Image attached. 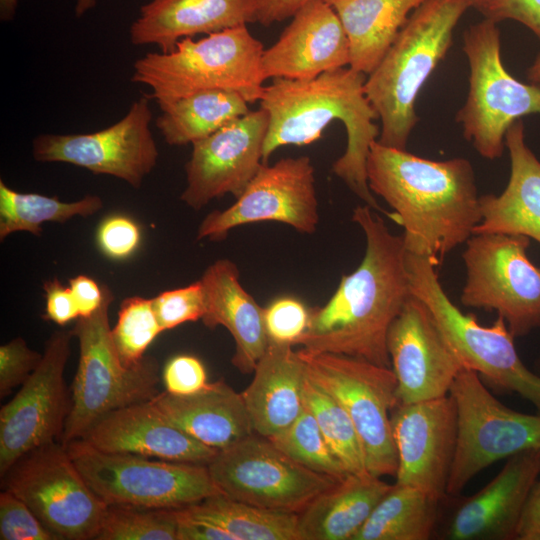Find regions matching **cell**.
<instances>
[{"label": "cell", "mask_w": 540, "mask_h": 540, "mask_svg": "<svg viewBox=\"0 0 540 540\" xmlns=\"http://www.w3.org/2000/svg\"><path fill=\"white\" fill-rule=\"evenodd\" d=\"M366 247L359 266L343 275L321 307L310 310L298 345L311 352L346 355L391 367L387 334L412 295L402 235L393 234L373 208H354Z\"/></svg>", "instance_id": "6da1fadb"}, {"label": "cell", "mask_w": 540, "mask_h": 540, "mask_svg": "<svg viewBox=\"0 0 540 540\" xmlns=\"http://www.w3.org/2000/svg\"><path fill=\"white\" fill-rule=\"evenodd\" d=\"M371 192L394 210L407 252L436 266L466 242L482 215L472 164L464 158L434 161L402 149L371 144L366 163Z\"/></svg>", "instance_id": "7a4b0ae2"}, {"label": "cell", "mask_w": 540, "mask_h": 540, "mask_svg": "<svg viewBox=\"0 0 540 540\" xmlns=\"http://www.w3.org/2000/svg\"><path fill=\"white\" fill-rule=\"evenodd\" d=\"M366 77L349 66L312 79H272L259 100L268 114L263 163L282 146H303L318 140L329 124L339 120L346 129L347 146L333 163L332 172L366 205L383 212L366 174L371 144L380 134L374 122L378 115L365 94Z\"/></svg>", "instance_id": "3957f363"}, {"label": "cell", "mask_w": 540, "mask_h": 540, "mask_svg": "<svg viewBox=\"0 0 540 540\" xmlns=\"http://www.w3.org/2000/svg\"><path fill=\"white\" fill-rule=\"evenodd\" d=\"M472 0H426L414 10L366 77L367 99L381 121V144L405 150L418 122L421 88L452 45L453 31Z\"/></svg>", "instance_id": "277c9868"}, {"label": "cell", "mask_w": 540, "mask_h": 540, "mask_svg": "<svg viewBox=\"0 0 540 540\" xmlns=\"http://www.w3.org/2000/svg\"><path fill=\"white\" fill-rule=\"evenodd\" d=\"M262 42L245 26L180 40L169 52H149L133 65L131 81L148 87L160 107L192 93L222 89L259 101L264 87Z\"/></svg>", "instance_id": "5b68a950"}, {"label": "cell", "mask_w": 540, "mask_h": 540, "mask_svg": "<svg viewBox=\"0 0 540 540\" xmlns=\"http://www.w3.org/2000/svg\"><path fill=\"white\" fill-rule=\"evenodd\" d=\"M103 301L91 315L79 317L71 330L79 342V363L72 385L70 410L60 442L81 439L103 416L116 409L147 402L159 392L158 363L145 356L132 367L121 360L114 345L109 308L114 300L102 285Z\"/></svg>", "instance_id": "8992f818"}, {"label": "cell", "mask_w": 540, "mask_h": 540, "mask_svg": "<svg viewBox=\"0 0 540 540\" xmlns=\"http://www.w3.org/2000/svg\"><path fill=\"white\" fill-rule=\"evenodd\" d=\"M406 265L411 293L430 310L462 366L500 391L519 394L540 413V375L521 361L505 320L498 316L491 326H483L464 314L443 290L429 258L406 251Z\"/></svg>", "instance_id": "52a82bcc"}, {"label": "cell", "mask_w": 540, "mask_h": 540, "mask_svg": "<svg viewBox=\"0 0 540 540\" xmlns=\"http://www.w3.org/2000/svg\"><path fill=\"white\" fill-rule=\"evenodd\" d=\"M469 64V90L456 114L463 135L489 160L500 158L511 125L529 114L540 115V83L525 84L508 73L501 59L497 22L485 18L463 34Z\"/></svg>", "instance_id": "ba28073f"}, {"label": "cell", "mask_w": 540, "mask_h": 540, "mask_svg": "<svg viewBox=\"0 0 540 540\" xmlns=\"http://www.w3.org/2000/svg\"><path fill=\"white\" fill-rule=\"evenodd\" d=\"M65 446L87 484L107 505L176 509L220 494L207 465L104 452L83 439Z\"/></svg>", "instance_id": "9c48e42d"}, {"label": "cell", "mask_w": 540, "mask_h": 540, "mask_svg": "<svg viewBox=\"0 0 540 540\" xmlns=\"http://www.w3.org/2000/svg\"><path fill=\"white\" fill-rule=\"evenodd\" d=\"M307 374L347 411L358 433L367 470L395 476L398 466L390 415L398 404L391 367L346 355L298 350Z\"/></svg>", "instance_id": "30bf717a"}, {"label": "cell", "mask_w": 540, "mask_h": 540, "mask_svg": "<svg viewBox=\"0 0 540 540\" xmlns=\"http://www.w3.org/2000/svg\"><path fill=\"white\" fill-rule=\"evenodd\" d=\"M449 394L456 405L458 429L447 496L460 494L474 476L497 461L526 450H540V414L505 406L475 371L462 368Z\"/></svg>", "instance_id": "8fae6325"}, {"label": "cell", "mask_w": 540, "mask_h": 540, "mask_svg": "<svg viewBox=\"0 0 540 540\" xmlns=\"http://www.w3.org/2000/svg\"><path fill=\"white\" fill-rule=\"evenodd\" d=\"M530 238L501 233L473 234L462 258L463 305L496 311L514 337L540 326V266L527 256Z\"/></svg>", "instance_id": "7c38bea8"}, {"label": "cell", "mask_w": 540, "mask_h": 540, "mask_svg": "<svg viewBox=\"0 0 540 540\" xmlns=\"http://www.w3.org/2000/svg\"><path fill=\"white\" fill-rule=\"evenodd\" d=\"M2 480L57 540L96 539L108 505L87 484L63 443L27 453Z\"/></svg>", "instance_id": "4fadbf2b"}, {"label": "cell", "mask_w": 540, "mask_h": 540, "mask_svg": "<svg viewBox=\"0 0 540 540\" xmlns=\"http://www.w3.org/2000/svg\"><path fill=\"white\" fill-rule=\"evenodd\" d=\"M207 466L221 494L295 513L340 481L305 467L256 433L219 450Z\"/></svg>", "instance_id": "5bb4252c"}, {"label": "cell", "mask_w": 540, "mask_h": 540, "mask_svg": "<svg viewBox=\"0 0 540 540\" xmlns=\"http://www.w3.org/2000/svg\"><path fill=\"white\" fill-rule=\"evenodd\" d=\"M152 119L149 97L142 96L119 121L105 129L37 136L32 142V155L38 162L75 165L94 174L113 176L138 189L159 157Z\"/></svg>", "instance_id": "9a60e30c"}, {"label": "cell", "mask_w": 540, "mask_h": 540, "mask_svg": "<svg viewBox=\"0 0 540 540\" xmlns=\"http://www.w3.org/2000/svg\"><path fill=\"white\" fill-rule=\"evenodd\" d=\"M72 331H56L18 393L0 410L1 478L24 455L61 438L71 402L64 381Z\"/></svg>", "instance_id": "2e32d148"}, {"label": "cell", "mask_w": 540, "mask_h": 540, "mask_svg": "<svg viewBox=\"0 0 540 540\" xmlns=\"http://www.w3.org/2000/svg\"><path fill=\"white\" fill-rule=\"evenodd\" d=\"M319 220L310 157H286L272 165L263 164L235 203L210 212L200 223L196 239L220 241L236 227L259 222H279L311 234Z\"/></svg>", "instance_id": "e0dca14e"}, {"label": "cell", "mask_w": 540, "mask_h": 540, "mask_svg": "<svg viewBox=\"0 0 540 540\" xmlns=\"http://www.w3.org/2000/svg\"><path fill=\"white\" fill-rule=\"evenodd\" d=\"M390 420L398 459L395 483L438 500L447 497L458 429L452 396L398 403Z\"/></svg>", "instance_id": "ac0fdd59"}, {"label": "cell", "mask_w": 540, "mask_h": 540, "mask_svg": "<svg viewBox=\"0 0 540 540\" xmlns=\"http://www.w3.org/2000/svg\"><path fill=\"white\" fill-rule=\"evenodd\" d=\"M268 114L261 107L192 144L180 200L199 210L231 194L239 197L263 163Z\"/></svg>", "instance_id": "d6986e66"}, {"label": "cell", "mask_w": 540, "mask_h": 540, "mask_svg": "<svg viewBox=\"0 0 540 540\" xmlns=\"http://www.w3.org/2000/svg\"><path fill=\"white\" fill-rule=\"evenodd\" d=\"M387 350L398 403L443 397L464 368L427 306L413 294L392 322Z\"/></svg>", "instance_id": "ffe728a7"}, {"label": "cell", "mask_w": 540, "mask_h": 540, "mask_svg": "<svg viewBox=\"0 0 540 540\" xmlns=\"http://www.w3.org/2000/svg\"><path fill=\"white\" fill-rule=\"evenodd\" d=\"M349 64V40L338 15L324 0H309L264 50L262 74L264 80H306Z\"/></svg>", "instance_id": "44dd1931"}, {"label": "cell", "mask_w": 540, "mask_h": 540, "mask_svg": "<svg viewBox=\"0 0 540 540\" xmlns=\"http://www.w3.org/2000/svg\"><path fill=\"white\" fill-rule=\"evenodd\" d=\"M539 476V449L509 457L485 487L459 503L446 526L444 539H516L526 501Z\"/></svg>", "instance_id": "7402d4cb"}, {"label": "cell", "mask_w": 540, "mask_h": 540, "mask_svg": "<svg viewBox=\"0 0 540 540\" xmlns=\"http://www.w3.org/2000/svg\"><path fill=\"white\" fill-rule=\"evenodd\" d=\"M81 439L104 452L202 465L218 452L173 426L150 401L109 412Z\"/></svg>", "instance_id": "603a6c76"}, {"label": "cell", "mask_w": 540, "mask_h": 540, "mask_svg": "<svg viewBox=\"0 0 540 540\" xmlns=\"http://www.w3.org/2000/svg\"><path fill=\"white\" fill-rule=\"evenodd\" d=\"M261 0H150L129 30L135 46L173 50L187 37L257 22Z\"/></svg>", "instance_id": "cb8c5ba5"}, {"label": "cell", "mask_w": 540, "mask_h": 540, "mask_svg": "<svg viewBox=\"0 0 540 540\" xmlns=\"http://www.w3.org/2000/svg\"><path fill=\"white\" fill-rule=\"evenodd\" d=\"M200 281L206 303L202 322L210 329L226 328L235 343L231 363L241 373H253L269 345L264 308L243 288L238 267L229 259L210 264Z\"/></svg>", "instance_id": "d4e9b609"}, {"label": "cell", "mask_w": 540, "mask_h": 540, "mask_svg": "<svg viewBox=\"0 0 540 540\" xmlns=\"http://www.w3.org/2000/svg\"><path fill=\"white\" fill-rule=\"evenodd\" d=\"M292 347L269 342L241 392L254 433L266 438L285 431L305 408L306 366Z\"/></svg>", "instance_id": "484cf974"}, {"label": "cell", "mask_w": 540, "mask_h": 540, "mask_svg": "<svg viewBox=\"0 0 540 540\" xmlns=\"http://www.w3.org/2000/svg\"><path fill=\"white\" fill-rule=\"evenodd\" d=\"M150 402L173 426L217 451L254 433L241 393L222 379L191 395L159 392Z\"/></svg>", "instance_id": "4316f807"}, {"label": "cell", "mask_w": 540, "mask_h": 540, "mask_svg": "<svg viewBox=\"0 0 540 540\" xmlns=\"http://www.w3.org/2000/svg\"><path fill=\"white\" fill-rule=\"evenodd\" d=\"M510 177L499 195L479 198L481 221L473 234L523 235L540 243V161L525 143L524 125L515 121L505 135Z\"/></svg>", "instance_id": "83f0119b"}, {"label": "cell", "mask_w": 540, "mask_h": 540, "mask_svg": "<svg viewBox=\"0 0 540 540\" xmlns=\"http://www.w3.org/2000/svg\"><path fill=\"white\" fill-rule=\"evenodd\" d=\"M392 485L369 472L349 474L298 513L301 540H353Z\"/></svg>", "instance_id": "f1b7e54d"}, {"label": "cell", "mask_w": 540, "mask_h": 540, "mask_svg": "<svg viewBox=\"0 0 540 540\" xmlns=\"http://www.w3.org/2000/svg\"><path fill=\"white\" fill-rule=\"evenodd\" d=\"M338 15L350 46V64L366 75L378 65L397 34L426 0H324Z\"/></svg>", "instance_id": "f546056e"}, {"label": "cell", "mask_w": 540, "mask_h": 540, "mask_svg": "<svg viewBox=\"0 0 540 540\" xmlns=\"http://www.w3.org/2000/svg\"><path fill=\"white\" fill-rule=\"evenodd\" d=\"M248 104L236 91H198L160 107L155 124L167 144H193L246 115Z\"/></svg>", "instance_id": "4dcf8cb0"}, {"label": "cell", "mask_w": 540, "mask_h": 540, "mask_svg": "<svg viewBox=\"0 0 540 540\" xmlns=\"http://www.w3.org/2000/svg\"><path fill=\"white\" fill-rule=\"evenodd\" d=\"M441 500L394 483L353 540H427L435 530Z\"/></svg>", "instance_id": "1f68e13d"}, {"label": "cell", "mask_w": 540, "mask_h": 540, "mask_svg": "<svg viewBox=\"0 0 540 540\" xmlns=\"http://www.w3.org/2000/svg\"><path fill=\"white\" fill-rule=\"evenodd\" d=\"M183 508L221 526L235 540H301L295 512L255 506L221 493Z\"/></svg>", "instance_id": "d6a6232c"}, {"label": "cell", "mask_w": 540, "mask_h": 540, "mask_svg": "<svg viewBox=\"0 0 540 540\" xmlns=\"http://www.w3.org/2000/svg\"><path fill=\"white\" fill-rule=\"evenodd\" d=\"M103 207L98 195H86L73 202L38 193H22L0 181V240L15 232H29L39 236L42 224L64 223L73 217H89Z\"/></svg>", "instance_id": "836d02e7"}, {"label": "cell", "mask_w": 540, "mask_h": 540, "mask_svg": "<svg viewBox=\"0 0 540 540\" xmlns=\"http://www.w3.org/2000/svg\"><path fill=\"white\" fill-rule=\"evenodd\" d=\"M304 401L346 471L350 474L367 473L362 445L350 416L330 393L308 376L307 371Z\"/></svg>", "instance_id": "e575fe53"}, {"label": "cell", "mask_w": 540, "mask_h": 540, "mask_svg": "<svg viewBox=\"0 0 540 540\" xmlns=\"http://www.w3.org/2000/svg\"><path fill=\"white\" fill-rule=\"evenodd\" d=\"M268 439L286 455L309 469L339 480L350 474L330 449L317 421L306 406L291 426Z\"/></svg>", "instance_id": "d590c367"}, {"label": "cell", "mask_w": 540, "mask_h": 540, "mask_svg": "<svg viewBox=\"0 0 540 540\" xmlns=\"http://www.w3.org/2000/svg\"><path fill=\"white\" fill-rule=\"evenodd\" d=\"M175 509L108 505L97 540H177Z\"/></svg>", "instance_id": "8d00e7d4"}, {"label": "cell", "mask_w": 540, "mask_h": 540, "mask_svg": "<svg viewBox=\"0 0 540 540\" xmlns=\"http://www.w3.org/2000/svg\"><path fill=\"white\" fill-rule=\"evenodd\" d=\"M163 332L152 299L140 296L122 301L117 323L111 334L116 350L126 366L139 364L145 351Z\"/></svg>", "instance_id": "74e56055"}, {"label": "cell", "mask_w": 540, "mask_h": 540, "mask_svg": "<svg viewBox=\"0 0 540 540\" xmlns=\"http://www.w3.org/2000/svg\"><path fill=\"white\" fill-rule=\"evenodd\" d=\"M310 310L293 296H281L264 307V322L269 342L298 345L308 329Z\"/></svg>", "instance_id": "f35d334b"}, {"label": "cell", "mask_w": 540, "mask_h": 540, "mask_svg": "<svg viewBox=\"0 0 540 540\" xmlns=\"http://www.w3.org/2000/svg\"><path fill=\"white\" fill-rule=\"evenodd\" d=\"M152 300L163 331L202 319L206 310L200 279L187 286L161 292Z\"/></svg>", "instance_id": "ab89813d"}, {"label": "cell", "mask_w": 540, "mask_h": 540, "mask_svg": "<svg viewBox=\"0 0 540 540\" xmlns=\"http://www.w3.org/2000/svg\"><path fill=\"white\" fill-rule=\"evenodd\" d=\"M1 540H57L33 511L16 495L0 494Z\"/></svg>", "instance_id": "60d3db41"}, {"label": "cell", "mask_w": 540, "mask_h": 540, "mask_svg": "<svg viewBox=\"0 0 540 540\" xmlns=\"http://www.w3.org/2000/svg\"><path fill=\"white\" fill-rule=\"evenodd\" d=\"M96 239L104 255L114 260H123L139 247L141 230L130 217L115 214L101 221Z\"/></svg>", "instance_id": "b9f144b4"}, {"label": "cell", "mask_w": 540, "mask_h": 540, "mask_svg": "<svg viewBox=\"0 0 540 540\" xmlns=\"http://www.w3.org/2000/svg\"><path fill=\"white\" fill-rule=\"evenodd\" d=\"M42 354L32 350L22 337L14 338L0 347V396L22 385L35 370Z\"/></svg>", "instance_id": "7bdbcfd3"}, {"label": "cell", "mask_w": 540, "mask_h": 540, "mask_svg": "<svg viewBox=\"0 0 540 540\" xmlns=\"http://www.w3.org/2000/svg\"><path fill=\"white\" fill-rule=\"evenodd\" d=\"M165 391L174 395H191L207 386V372L202 361L193 355L170 358L162 373Z\"/></svg>", "instance_id": "ee69618b"}, {"label": "cell", "mask_w": 540, "mask_h": 540, "mask_svg": "<svg viewBox=\"0 0 540 540\" xmlns=\"http://www.w3.org/2000/svg\"><path fill=\"white\" fill-rule=\"evenodd\" d=\"M475 8L496 22L517 21L540 39V0H486Z\"/></svg>", "instance_id": "f6af8a7d"}, {"label": "cell", "mask_w": 540, "mask_h": 540, "mask_svg": "<svg viewBox=\"0 0 540 540\" xmlns=\"http://www.w3.org/2000/svg\"><path fill=\"white\" fill-rule=\"evenodd\" d=\"M45 318L58 325H66L79 318V310L69 286L63 285L57 278L46 281Z\"/></svg>", "instance_id": "bcb514c9"}, {"label": "cell", "mask_w": 540, "mask_h": 540, "mask_svg": "<svg viewBox=\"0 0 540 540\" xmlns=\"http://www.w3.org/2000/svg\"><path fill=\"white\" fill-rule=\"evenodd\" d=\"M177 540H235L221 526L203 518L196 517L183 507L176 508Z\"/></svg>", "instance_id": "7dc6e473"}, {"label": "cell", "mask_w": 540, "mask_h": 540, "mask_svg": "<svg viewBox=\"0 0 540 540\" xmlns=\"http://www.w3.org/2000/svg\"><path fill=\"white\" fill-rule=\"evenodd\" d=\"M69 287L76 301L79 317L93 314L102 304L103 288L86 275H78L70 279Z\"/></svg>", "instance_id": "c3c4849f"}, {"label": "cell", "mask_w": 540, "mask_h": 540, "mask_svg": "<svg viewBox=\"0 0 540 540\" xmlns=\"http://www.w3.org/2000/svg\"><path fill=\"white\" fill-rule=\"evenodd\" d=\"M517 540H540V480H537L526 501L518 529Z\"/></svg>", "instance_id": "681fc988"}, {"label": "cell", "mask_w": 540, "mask_h": 540, "mask_svg": "<svg viewBox=\"0 0 540 540\" xmlns=\"http://www.w3.org/2000/svg\"><path fill=\"white\" fill-rule=\"evenodd\" d=\"M309 0H261L257 22L270 26L292 17Z\"/></svg>", "instance_id": "f907efd6"}, {"label": "cell", "mask_w": 540, "mask_h": 540, "mask_svg": "<svg viewBox=\"0 0 540 540\" xmlns=\"http://www.w3.org/2000/svg\"><path fill=\"white\" fill-rule=\"evenodd\" d=\"M18 0H0V19L10 21L14 18Z\"/></svg>", "instance_id": "816d5d0a"}, {"label": "cell", "mask_w": 540, "mask_h": 540, "mask_svg": "<svg viewBox=\"0 0 540 540\" xmlns=\"http://www.w3.org/2000/svg\"><path fill=\"white\" fill-rule=\"evenodd\" d=\"M527 78L533 83H540V53L528 68Z\"/></svg>", "instance_id": "f5cc1de1"}, {"label": "cell", "mask_w": 540, "mask_h": 540, "mask_svg": "<svg viewBox=\"0 0 540 540\" xmlns=\"http://www.w3.org/2000/svg\"><path fill=\"white\" fill-rule=\"evenodd\" d=\"M96 1L97 0H77L75 5V15L77 17L83 16L96 5Z\"/></svg>", "instance_id": "db71d44e"}, {"label": "cell", "mask_w": 540, "mask_h": 540, "mask_svg": "<svg viewBox=\"0 0 540 540\" xmlns=\"http://www.w3.org/2000/svg\"><path fill=\"white\" fill-rule=\"evenodd\" d=\"M473 1V7H476L478 4L486 1V0H472Z\"/></svg>", "instance_id": "11a10c76"}]
</instances>
